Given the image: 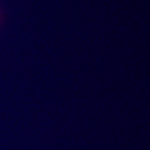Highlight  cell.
I'll return each mask as SVG.
<instances>
[]
</instances>
